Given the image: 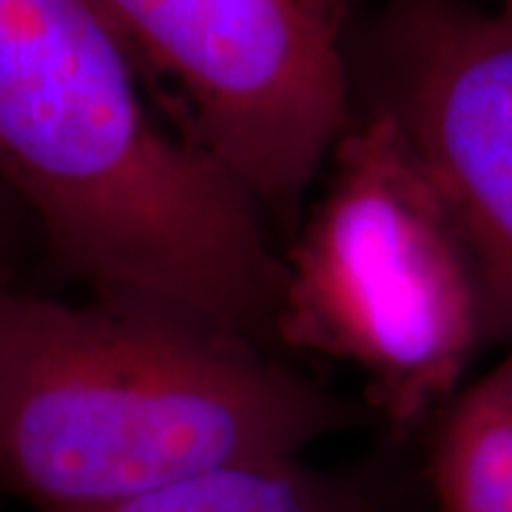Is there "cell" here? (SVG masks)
I'll return each instance as SVG.
<instances>
[{
	"instance_id": "cell-1",
	"label": "cell",
	"mask_w": 512,
	"mask_h": 512,
	"mask_svg": "<svg viewBox=\"0 0 512 512\" xmlns=\"http://www.w3.org/2000/svg\"><path fill=\"white\" fill-rule=\"evenodd\" d=\"M0 177L89 296L271 339L265 214L157 114L97 0H0Z\"/></svg>"
},
{
	"instance_id": "cell-4",
	"label": "cell",
	"mask_w": 512,
	"mask_h": 512,
	"mask_svg": "<svg viewBox=\"0 0 512 512\" xmlns=\"http://www.w3.org/2000/svg\"><path fill=\"white\" fill-rule=\"evenodd\" d=\"M165 120L293 217L353 120L348 0H97Z\"/></svg>"
},
{
	"instance_id": "cell-7",
	"label": "cell",
	"mask_w": 512,
	"mask_h": 512,
	"mask_svg": "<svg viewBox=\"0 0 512 512\" xmlns=\"http://www.w3.org/2000/svg\"><path fill=\"white\" fill-rule=\"evenodd\" d=\"M97 512H387V504L365 478L282 456L208 470Z\"/></svg>"
},
{
	"instance_id": "cell-2",
	"label": "cell",
	"mask_w": 512,
	"mask_h": 512,
	"mask_svg": "<svg viewBox=\"0 0 512 512\" xmlns=\"http://www.w3.org/2000/svg\"><path fill=\"white\" fill-rule=\"evenodd\" d=\"M353 410L265 345L154 305L0 291V493L97 512L305 456Z\"/></svg>"
},
{
	"instance_id": "cell-5",
	"label": "cell",
	"mask_w": 512,
	"mask_h": 512,
	"mask_svg": "<svg viewBox=\"0 0 512 512\" xmlns=\"http://www.w3.org/2000/svg\"><path fill=\"white\" fill-rule=\"evenodd\" d=\"M367 106L439 183L512 342V20L478 0H390L370 43Z\"/></svg>"
},
{
	"instance_id": "cell-8",
	"label": "cell",
	"mask_w": 512,
	"mask_h": 512,
	"mask_svg": "<svg viewBox=\"0 0 512 512\" xmlns=\"http://www.w3.org/2000/svg\"><path fill=\"white\" fill-rule=\"evenodd\" d=\"M32 242H37L35 225L0 177V291L20 288V265Z\"/></svg>"
},
{
	"instance_id": "cell-6",
	"label": "cell",
	"mask_w": 512,
	"mask_h": 512,
	"mask_svg": "<svg viewBox=\"0 0 512 512\" xmlns=\"http://www.w3.org/2000/svg\"><path fill=\"white\" fill-rule=\"evenodd\" d=\"M424 481L436 512H512V342L427 427Z\"/></svg>"
},
{
	"instance_id": "cell-9",
	"label": "cell",
	"mask_w": 512,
	"mask_h": 512,
	"mask_svg": "<svg viewBox=\"0 0 512 512\" xmlns=\"http://www.w3.org/2000/svg\"><path fill=\"white\" fill-rule=\"evenodd\" d=\"M490 9L498 12L501 18L512 20V0H490Z\"/></svg>"
},
{
	"instance_id": "cell-3",
	"label": "cell",
	"mask_w": 512,
	"mask_h": 512,
	"mask_svg": "<svg viewBox=\"0 0 512 512\" xmlns=\"http://www.w3.org/2000/svg\"><path fill=\"white\" fill-rule=\"evenodd\" d=\"M319 177L279 256L271 339L353 370L396 436L427 430L498 345L473 242L402 128L373 106Z\"/></svg>"
}]
</instances>
